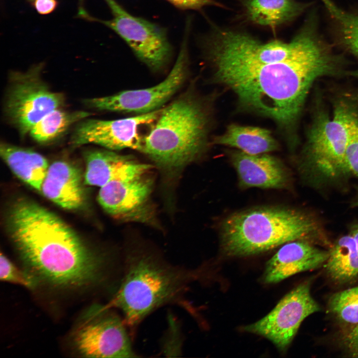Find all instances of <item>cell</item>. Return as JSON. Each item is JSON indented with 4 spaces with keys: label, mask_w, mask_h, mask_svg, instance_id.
Masks as SVG:
<instances>
[{
    "label": "cell",
    "mask_w": 358,
    "mask_h": 358,
    "mask_svg": "<svg viewBox=\"0 0 358 358\" xmlns=\"http://www.w3.org/2000/svg\"><path fill=\"white\" fill-rule=\"evenodd\" d=\"M204 53L215 80L233 91L243 107L272 119L284 130L297 120L313 82L334 68L330 55L306 28L301 47L284 61L259 64L210 51Z\"/></svg>",
    "instance_id": "6da1fadb"
},
{
    "label": "cell",
    "mask_w": 358,
    "mask_h": 358,
    "mask_svg": "<svg viewBox=\"0 0 358 358\" xmlns=\"http://www.w3.org/2000/svg\"><path fill=\"white\" fill-rule=\"evenodd\" d=\"M9 235L29 267L62 286H79L98 275L101 261L62 219L39 204L19 199L10 206Z\"/></svg>",
    "instance_id": "7a4b0ae2"
},
{
    "label": "cell",
    "mask_w": 358,
    "mask_h": 358,
    "mask_svg": "<svg viewBox=\"0 0 358 358\" xmlns=\"http://www.w3.org/2000/svg\"><path fill=\"white\" fill-rule=\"evenodd\" d=\"M314 216L297 209L260 206L234 212L222 221L220 237L224 253L245 257L264 253L287 242L326 240Z\"/></svg>",
    "instance_id": "3957f363"
},
{
    "label": "cell",
    "mask_w": 358,
    "mask_h": 358,
    "mask_svg": "<svg viewBox=\"0 0 358 358\" xmlns=\"http://www.w3.org/2000/svg\"><path fill=\"white\" fill-rule=\"evenodd\" d=\"M209 112L202 99L186 91L165 108L143 138L142 151L165 173H177L203 155Z\"/></svg>",
    "instance_id": "277c9868"
},
{
    "label": "cell",
    "mask_w": 358,
    "mask_h": 358,
    "mask_svg": "<svg viewBox=\"0 0 358 358\" xmlns=\"http://www.w3.org/2000/svg\"><path fill=\"white\" fill-rule=\"evenodd\" d=\"M190 278L186 269L133 249L126 253L123 277L111 305L122 311L126 324L135 326L161 306L178 300Z\"/></svg>",
    "instance_id": "5b68a950"
},
{
    "label": "cell",
    "mask_w": 358,
    "mask_h": 358,
    "mask_svg": "<svg viewBox=\"0 0 358 358\" xmlns=\"http://www.w3.org/2000/svg\"><path fill=\"white\" fill-rule=\"evenodd\" d=\"M358 120L354 112L344 105L339 106L331 117L323 115L318 119L298 166L304 180L319 186L347 176L345 154Z\"/></svg>",
    "instance_id": "8992f818"
},
{
    "label": "cell",
    "mask_w": 358,
    "mask_h": 358,
    "mask_svg": "<svg viewBox=\"0 0 358 358\" xmlns=\"http://www.w3.org/2000/svg\"><path fill=\"white\" fill-rule=\"evenodd\" d=\"M113 15L101 20L91 16L80 5L77 16L100 22L118 34L130 48L136 57L151 70L158 72L169 63L173 47L166 28L129 13L115 0H104Z\"/></svg>",
    "instance_id": "52a82bcc"
},
{
    "label": "cell",
    "mask_w": 358,
    "mask_h": 358,
    "mask_svg": "<svg viewBox=\"0 0 358 358\" xmlns=\"http://www.w3.org/2000/svg\"><path fill=\"white\" fill-rule=\"evenodd\" d=\"M44 64L40 63L25 73H12L4 111L8 119L22 136L44 116L64 104L63 93L52 91L41 78Z\"/></svg>",
    "instance_id": "ba28073f"
},
{
    "label": "cell",
    "mask_w": 358,
    "mask_h": 358,
    "mask_svg": "<svg viewBox=\"0 0 358 358\" xmlns=\"http://www.w3.org/2000/svg\"><path fill=\"white\" fill-rule=\"evenodd\" d=\"M189 28V26H185L176 61L163 81L146 89L124 90L111 95L88 98L84 100L85 104L101 111L137 114H146L161 108L179 90L187 78Z\"/></svg>",
    "instance_id": "9c48e42d"
},
{
    "label": "cell",
    "mask_w": 358,
    "mask_h": 358,
    "mask_svg": "<svg viewBox=\"0 0 358 358\" xmlns=\"http://www.w3.org/2000/svg\"><path fill=\"white\" fill-rule=\"evenodd\" d=\"M320 309L311 294L309 283H302L286 294L267 315L243 330L267 338L284 351L302 321Z\"/></svg>",
    "instance_id": "30bf717a"
},
{
    "label": "cell",
    "mask_w": 358,
    "mask_h": 358,
    "mask_svg": "<svg viewBox=\"0 0 358 358\" xmlns=\"http://www.w3.org/2000/svg\"><path fill=\"white\" fill-rule=\"evenodd\" d=\"M150 173L113 180L101 187L97 197L99 204L108 214L120 221L159 227L151 200L154 180Z\"/></svg>",
    "instance_id": "8fae6325"
},
{
    "label": "cell",
    "mask_w": 358,
    "mask_h": 358,
    "mask_svg": "<svg viewBox=\"0 0 358 358\" xmlns=\"http://www.w3.org/2000/svg\"><path fill=\"white\" fill-rule=\"evenodd\" d=\"M91 319L77 330L74 338L76 348L89 358L136 357L124 324L107 307L95 310Z\"/></svg>",
    "instance_id": "7c38bea8"
},
{
    "label": "cell",
    "mask_w": 358,
    "mask_h": 358,
    "mask_svg": "<svg viewBox=\"0 0 358 358\" xmlns=\"http://www.w3.org/2000/svg\"><path fill=\"white\" fill-rule=\"evenodd\" d=\"M162 108L115 120L84 119L77 125L70 143L73 147L94 144L113 151L130 148L142 151L143 138L139 135V129L153 123Z\"/></svg>",
    "instance_id": "4fadbf2b"
},
{
    "label": "cell",
    "mask_w": 358,
    "mask_h": 358,
    "mask_svg": "<svg viewBox=\"0 0 358 358\" xmlns=\"http://www.w3.org/2000/svg\"><path fill=\"white\" fill-rule=\"evenodd\" d=\"M230 159L240 188L282 189L290 186V172L274 156L268 153L250 155L235 150L231 152Z\"/></svg>",
    "instance_id": "5bb4252c"
},
{
    "label": "cell",
    "mask_w": 358,
    "mask_h": 358,
    "mask_svg": "<svg viewBox=\"0 0 358 358\" xmlns=\"http://www.w3.org/2000/svg\"><path fill=\"white\" fill-rule=\"evenodd\" d=\"M329 251L312 242L298 240L287 242L267 262L263 276L266 283H275L298 273L310 270L325 263Z\"/></svg>",
    "instance_id": "9a60e30c"
},
{
    "label": "cell",
    "mask_w": 358,
    "mask_h": 358,
    "mask_svg": "<svg viewBox=\"0 0 358 358\" xmlns=\"http://www.w3.org/2000/svg\"><path fill=\"white\" fill-rule=\"evenodd\" d=\"M85 182L100 187L113 180H127L151 173L152 165L113 150H91L85 153Z\"/></svg>",
    "instance_id": "2e32d148"
},
{
    "label": "cell",
    "mask_w": 358,
    "mask_h": 358,
    "mask_svg": "<svg viewBox=\"0 0 358 358\" xmlns=\"http://www.w3.org/2000/svg\"><path fill=\"white\" fill-rule=\"evenodd\" d=\"M48 199L68 210L82 207L85 193L80 171L72 164L57 161L49 165L41 191Z\"/></svg>",
    "instance_id": "e0dca14e"
},
{
    "label": "cell",
    "mask_w": 358,
    "mask_h": 358,
    "mask_svg": "<svg viewBox=\"0 0 358 358\" xmlns=\"http://www.w3.org/2000/svg\"><path fill=\"white\" fill-rule=\"evenodd\" d=\"M1 157L20 180L37 191L41 186L49 165L40 154L31 149L1 143Z\"/></svg>",
    "instance_id": "ac0fdd59"
},
{
    "label": "cell",
    "mask_w": 358,
    "mask_h": 358,
    "mask_svg": "<svg viewBox=\"0 0 358 358\" xmlns=\"http://www.w3.org/2000/svg\"><path fill=\"white\" fill-rule=\"evenodd\" d=\"M213 143L234 147L250 155L269 153L278 150L279 147L269 130L235 124H230L224 133L215 136Z\"/></svg>",
    "instance_id": "d6986e66"
},
{
    "label": "cell",
    "mask_w": 358,
    "mask_h": 358,
    "mask_svg": "<svg viewBox=\"0 0 358 358\" xmlns=\"http://www.w3.org/2000/svg\"><path fill=\"white\" fill-rule=\"evenodd\" d=\"M241 5L247 21L272 29L293 20L303 9L295 0H241Z\"/></svg>",
    "instance_id": "ffe728a7"
},
{
    "label": "cell",
    "mask_w": 358,
    "mask_h": 358,
    "mask_svg": "<svg viewBox=\"0 0 358 358\" xmlns=\"http://www.w3.org/2000/svg\"><path fill=\"white\" fill-rule=\"evenodd\" d=\"M328 251L324 267L332 280L345 283L358 277V251L350 234L337 239Z\"/></svg>",
    "instance_id": "44dd1931"
},
{
    "label": "cell",
    "mask_w": 358,
    "mask_h": 358,
    "mask_svg": "<svg viewBox=\"0 0 358 358\" xmlns=\"http://www.w3.org/2000/svg\"><path fill=\"white\" fill-rule=\"evenodd\" d=\"M91 115V113L85 111H68L61 108L56 109L38 121L30 131L29 134L38 143H47L59 137L73 124Z\"/></svg>",
    "instance_id": "7402d4cb"
},
{
    "label": "cell",
    "mask_w": 358,
    "mask_h": 358,
    "mask_svg": "<svg viewBox=\"0 0 358 358\" xmlns=\"http://www.w3.org/2000/svg\"><path fill=\"white\" fill-rule=\"evenodd\" d=\"M328 307L341 323L358 325V285L333 294L329 299Z\"/></svg>",
    "instance_id": "603a6c76"
},
{
    "label": "cell",
    "mask_w": 358,
    "mask_h": 358,
    "mask_svg": "<svg viewBox=\"0 0 358 358\" xmlns=\"http://www.w3.org/2000/svg\"><path fill=\"white\" fill-rule=\"evenodd\" d=\"M335 18L345 44L358 56V14L346 12L331 0H321Z\"/></svg>",
    "instance_id": "cb8c5ba5"
},
{
    "label": "cell",
    "mask_w": 358,
    "mask_h": 358,
    "mask_svg": "<svg viewBox=\"0 0 358 358\" xmlns=\"http://www.w3.org/2000/svg\"><path fill=\"white\" fill-rule=\"evenodd\" d=\"M0 278L1 280L17 283L28 288L35 285L34 277L18 269L4 255L0 254Z\"/></svg>",
    "instance_id": "d4e9b609"
},
{
    "label": "cell",
    "mask_w": 358,
    "mask_h": 358,
    "mask_svg": "<svg viewBox=\"0 0 358 358\" xmlns=\"http://www.w3.org/2000/svg\"><path fill=\"white\" fill-rule=\"evenodd\" d=\"M344 166L347 176L352 175L358 179V120L347 146Z\"/></svg>",
    "instance_id": "484cf974"
},
{
    "label": "cell",
    "mask_w": 358,
    "mask_h": 358,
    "mask_svg": "<svg viewBox=\"0 0 358 358\" xmlns=\"http://www.w3.org/2000/svg\"><path fill=\"white\" fill-rule=\"evenodd\" d=\"M176 7L181 10H200L207 6L224 7L215 0H166Z\"/></svg>",
    "instance_id": "4316f807"
},
{
    "label": "cell",
    "mask_w": 358,
    "mask_h": 358,
    "mask_svg": "<svg viewBox=\"0 0 358 358\" xmlns=\"http://www.w3.org/2000/svg\"><path fill=\"white\" fill-rule=\"evenodd\" d=\"M342 342L350 356L358 358V325L344 336Z\"/></svg>",
    "instance_id": "83f0119b"
},
{
    "label": "cell",
    "mask_w": 358,
    "mask_h": 358,
    "mask_svg": "<svg viewBox=\"0 0 358 358\" xmlns=\"http://www.w3.org/2000/svg\"><path fill=\"white\" fill-rule=\"evenodd\" d=\"M57 0H35L33 6L41 15H47L53 12L58 5Z\"/></svg>",
    "instance_id": "f1b7e54d"
},
{
    "label": "cell",
    "mask_w": 358,
    "mask_h": 358,
    "mask_svg": "<svg viewBox=\"0 0 358 358\" xmlns=\"http://www.w3.org/2000/svg\"><path fill=\"white\" fill-rule=\"evenodd\" d=\"M349 234L354 240L358 251V223L354 224L351 226Z\"/></svg>",
    "instance_id": "f546056e"
},
{
    "label": "cell",
    "mask_w": 358,
    "mask_h": 358,
    "mask_svg": "<svg viewBox=\"0 0 358 358\" xmlns=\"http://www.w3.org/2000/svg\"><path fill=\"white\" fill-rule=\"evenodd\" d=\"M351 206L358 207V187L357 188V193L351 202Z\"/></svg>",
    "instance_id": "4dcf8cb0"
},
{
    "label": "cell",
    "mask_w": 358,
    "mask_h": 358,
    "mask_svg": "<svg viewBox=\"0 0 358 358\" xmlns=\"http://www.w3.org/2000/svg\"><path fill=\"white\" fill-rule=\"evenodd\" d=\"M27 0L29 3L33 4L35 0Z\"/></svg>",
    "instance_id": "1f68e13d"
}]
</instances>
